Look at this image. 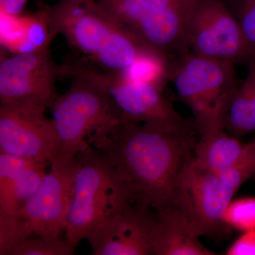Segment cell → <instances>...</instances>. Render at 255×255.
Returning <instances> with one entry per match:
<instances>
[{
  "label": "cell",
  "instance_id": "obj_1",
  "mask_svg": "<svg viewBox=\"0 0 255 255\" xmlns=\"http://www.w3.org/2000/svg\"><path fill=\"white\" fill-rule=\"evenodd\" d=\"M196 142L187 122L158 127L121 121L91 147L110 164L130 204L189 227L188 189Z\"/></svg>",
  "mask_w": 255,
  "mask_h": 255
},
{
  "label": "cell",
  "instance_id": "obj_2",
  "mask_svg": "<svg viewBox=\"0 0 255 255\" xmlns=\"http://www.w3.org/2000/svg\"><path fill=\"white\" fill-rule=\"evenodd\" d=\"M43 10L55 36L63 35L107 73H123L140 55L153 50L117 24L97 0H60Z\"/></svg>",
  "mask_w": 255,
  "mask_h": 255
},
{
  "label": "cell",
  "instance_id": "obj_3",
  "mask_svg": "<svg viewBox=\"0 0 255 255\" xmlns=\"http://www.w3.org/2000/svg\"><path fill=\"white\" fill-rule=\"evenodd\" d=\"M171 64L169 81L194 114L201 135L224 128L228 107L239 87L234 64L188 53Z\"/></svg>",
  "mask_w": 255,
  "mask_h": 255
},
{
  "label": "cell",
  "instance_id": "obj_4",
  "mask_svg": "<svg viewBox=\"0 0 255 255\" xmlns=\"http://www.w3.org/2000/svg\"><path fill=\"white\" fill-rule=\"evenodd\" d=\"M71 84L50 106L58 157L76 156L97 137L121 122L109 95L96 82L71 65Z\"/></svg>",
  "mask_w": 255,
  "mask_h": 255
},
{
  "label": "cell",
  "instance_id": "obj_5",
  "mask_svg": "<svg viewBox=\"0 0 255 255\" xmlns=\"http://www.w3.org/2000/svg\"><path fill=\"white\" fill-rule=\"evenodd\" d=\"M78 171L65 228L76 248L99 225L130 204L112 167L91 146L77 155Z\"/></svg>",
  "mask_w": 255,
  "mask_h": 255
},
{
  "label": "cell",
  "instance_id": "obj_6",
  "mask_svg": "<svg viewBox=\"0 0 255 255\" xmlns=\"http://www.w3.org/2000/svg\"><path fill=\"white\" fill-rule=\"evenodd\" d=\"M135 39L174 58L188 53L187 22L196 0H97Z\"/></svg>",
  "mask_w": 255,
  "mask_h": 255
},
{
  "label": "cell",
  "instance_id": "obj_7",
  "mask_svg": "<svg viewBox=\"0 0 255 255\" xmlns=\"http://www.w3.org/2000/svg\"><path fill=\"white\" fill-rule=\"evenodd\" d=\"M70 65H58L50 46L4 58L0 62V103L46 110L58 97L57 80L69 75Z\"/></svg>",
  "mask_w": 255,
  "mask_h": 255
},
{
  "label": "cell",
  "instance_id": "obj_8",
  "mask_svg": "<svg viewBox=\"0 0 255 255\" xmlns=\"http://www.w3.org/2000/svg\"><path fill=\"white\" fill-rule=\"evenodd\" d=\"M191 53L211 59L248 63L252 58L239 23L221 0H196L187 22Z\"/></svg>",
  "mask_w": 255,
  "mask_h": 255
},
{
  "label": "cell",
  "instance_id": "obj_9",
  "mask_svg": "<svg viewBox=\"0 0 255 255\" xmlns=\"http://www.w3.org/2000/svg\"><path fill=\"white\" fill-rule=\"evenodd\" d=\"M75 67L109 95L124 122L158 127H178L186 123L164 96V89L147 82L129 80L119 74L98 71L81 65Z\"/></svg>",
  "mask_w": 255,
  "mask_h": 255
},
{
  "label": "cell",
  "instance_id": "obj_10",
  "mask_svg": "<svg viewBox=\"0 0 255 255\" xmlns=\"http://www.w3.org/2000/svg\"><path fill=\"white\" fill-rule=\"evenodd\" d=\"M50 165L36 194L15 214L36 236L57 239L66 226L79 161L77 155L59 156Z\"/></svg>",
  "mask_w": 255,
  "mask_h": 255
},
{
  "label": "cell",
  "instance_id": "obj_11",
  "mask_svg": "<svg viewBox=\"0 0 255 255\" xmlns=\"http://www.w3.org/2000/svg\"><path fill=\"white\" fill-rule=\"evenodd\" d=\"M40 107L0 103V152L51 164L58 157L52 119Z\"/></svg>",
  "mask_w": 255,
  "mask_h": 255
},
{
  "label": "cell",
  "instance_id": "obj_12",
  "mask_svg": "<svg viewBox=\"0 0 255 255\" xmlns=\"http://www.w3.org/2000/svg\"><path fill=\"white\" fill-rule=\"evenodd\" d=\"M157 214L128 204L87 237L95 255H155Z\"/></svg>",
  "mask_w": 255,
  "mask_h": 255
},
{
  "label": "cell",
  "instance_id": "obj_13",
  "mask_svg": "<svg viewBox=\"0 0 255 255\" xmlns=\"http://www.w3.org/2000/svg\"><path fill=\"white\" fill-rule=\"evenodd\" d=\"M237 191L219 172L203 168L194 157L188 189L191 233L199 238L226 235L231 228L225 214Z\"/></svg>",
  "mask_w": 255,
  "mask_h": 255
},
{
  "label": "cell",
  "instance_id": "obj_14",
  "mask_svg": "<svg viewBox=\"0 0 255 255\" xmlns=\"http://www.w3.org/2000/svg\"><path fill=\"white\" fill-rule=\"evenodd\" d=\"M55 36L43 9L31 14L0 12V43L3 49L14 55L50 46Z\"/></svg>",
  "mask_w": 255,
  "mask_h": 255
},
{
  "label": "cell",
  "instance_id": "obj_15",
  "mask_svg": "<svg viewBox=\"0 0 255 255\" xmlns=\"http://www.w3.org/2000/svg\"><path fill=\"white\" fill-rule=\"evenodd\" d=\"M255 149V142L244 143L225 129L201 135L194 149L195 162L203 168L221 172L234 167Z\"/></svg>",
  "mask_w": 255,
  "mask_h": 255
},
{
  "label": "cell",
  "instance_id": "obj_16",
  "mask_svg": "<svg viewBox=\"0 0 255 255\" xmlns=\"http://www.w3.org/2000/svg\"><path fill=\"white\" fill-rule=\"evenodd\" d=\"M247 64L246 78L233 95L224 122L225 130L239 139L255 130V58Z\"/></svg>",
  "mask_w": 255,
  "mask_h": 255
},
{
  "label": "cell",
  "instance_id": "obj_17",
  "mask_svg": "<svg viewBox=\"0 0 255 255\" xmlns=\"http://www.w3.org/2000/svg\"><path fill=\"white\" fill-rule=\"evenodd\" d=\"M213 255L186 223L157 214L155 255Z\"/></svg>",
  "mask_w": 255,
  "mask_h": 255
},
{
  "label": "cell",
  "instance_id": "obj_18",
  "mask_svg": "<svg viewBox=\"0 0 255 255\" xmlns=\"http://www.w3.org/2000/svg\"><path fill=\"white\" fill-rule=\"evenodd\" d=\"M33 235V229L26 220L0 210V255H12Z\"/></svg>",
  "mask_w": 255,
  "mask_h": 255
},
{
  "label": "cell",
  "instance_id": "obj_19",
  "mask_svg": "<svg viewBox=\"0 0 255 255\" xmlns=\"http://www.w3.org/2000/svg\"><path fill=\"white\" fill-rule=\"evenodd\" d=\"M34 160L0 152V210L14 214L13 189L18 176Z\"/></svg>",
  "mask_w": 255,
  "mask_h": 255
},
{
  "label": "cell",
  "instance_id": "obj_20",
  "mask_svg": "<svg viewBox=\"0 0 255 255\" xmlns=\"http://www.w3.org/2000/svg\"><path fill=\"white\" fill-rule=\"evenodd\" d=\"M48 165V164L34 161L18 176L13 189L14 214L36 194L46 175Z\"/></svg>",
  "mask_w": 255,
  "mask_h": 255
},
{
  "label": "cell",
  "instance_id": "obj_21",
  "mask_svg": "<svg viewBox=\"0 0 255 255\" xmlns=\"http://www.w3.org/2000/svg\"><path fill=\"white\" fill-rule=\"evenodd\" d=\"M230 228L242 232L255 229V197H244L231 201L225 214Z\"/></svg>",
  "mask_w": 255,
  "mask_h": 255
},
{
  "label": "cell",
  "instance_id": "obj_22",
  "mask_svg": "<svg viewBox=\"0 0 255 255\" xmlns=\"http://www.w3.org/2000/svg\"><path fill=\"white\" fill-rule=\"evenodd\" d=\"M225 3L241 26L252 58H255V0H227Z\"/></svg>",
  "mask_w": 255,
  "mask_h": 255
},
{
  "label": "cell",
  "instance_id": "obj_23",
  "mask_svg": "<svg viewBox=\"0 0 255 255\" xmlns=\"http://www.w3.org/2000/svg\"><path fill=\"white\" fill-rule=\"evenodd\" d=\"M75 248L60 238L51 239L36 236L24 242L12 255H71Z\"/></svg>",
  "mask_w": 255,
  "mask_h": 255
},
{
  "label": "cell",
  "instance_id": "obj_24",
  "mask_svg": "<svg viewBox=\"0 0 255 255\" xmlns=\"http://www.w3.org/2000/svg\"><path fill=\"white\" fill-rule=\"evenodd\" d=\"M227 255H255V229L243 233L228 248Z\"/></svg>",
  "mask_w": 255,
  "mask_h": 255
},
{
  "label": "cell",
  "instance_id": "obj_25",
  "mask_svg": "<svg viewBox=\"0 0 255 255\" xmlns=\"http://www.w3.org/2000/svg\"><path fill=\"white\" fill-rule=\"evenodd\" d=\"M28 0H0V12L10 15L23 14Z\"/></svg>",
  "mask_w": 255,
  "mask_h": 255
},
{
  "label": "cell",
  "instance_id": "obj_26",
  "mask_svg": "<svg viewBox=\"0 0 255 255\" xmlns=\"http://www.w3.org/2000/svg\"><path fill=\"white\" fill-rule=\"evenodd\" d=\"M254 141L255 142V140H254Z\"/></svg>",
  "mask_w": 255,
  "mask_h": 255
}]
</instances>
